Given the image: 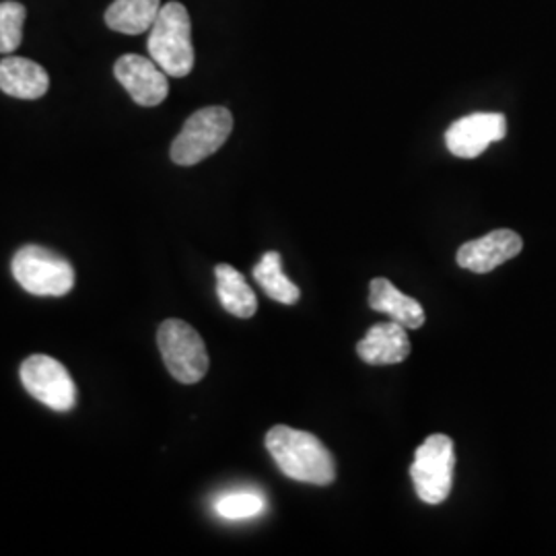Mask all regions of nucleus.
Instances as JSON below:
<instances>
[{
  "label": "nucleus",
  "instance_id": "nucleus-10",
  "mask_svg": "<svg viewBox=\"0 0 556 556\" xmlns=\"http://www.w3.org/2000/svg\"><path fill=\"white\" fill-rule=\"evenodd\" d=\"M523 241L511 229H497L491 231L484 238L472 239L464 243L457 250V264L464 270L477 273V275H486L491 270L498 268L501 264L516 258L521 252Z\"/></svg>",
  "mask_w": 556,
  "mask_h": 556
},
{
  "label": "nucleus",
  "instance_id": "nucleus-16",
  "mask_svg": "<svg viewBox=\"0 0 556 556\" xmlns=\"http://www.w3.org/2000/svg\"><path fill=\"white\" fill-rule=\"evenodd\" d=\"M254 278L262 287V291L270 299L285 305H293L301 298L298 285L285 277L282 260L278 252H266L258 264L254 266Z\"/></svg>",
  "mask_w": 556,
  "mask_h": 556
},
{
  "label": "nucleus",
  "instance_id": "nucleus-12",
  "mask_svg": "<svg viewBox=\"0 0 556 556\" xmlns=\"http://www.w3.org/2000/svg\"><path fill=\"white\" fill-rule=\"evenodd\" d=\"M50 89V77L38 62L9 56L0 62V91L17 100H40Z\"/></svg>",
  "mask_w": 556,
  "mask_h": 556
},
{
  "label": "nucleus",
  "instance_id": "nucleus-9",
  "mask_svg": "<svg viewBox=\"0 0 556 556\" xmlns=\"http://www.w3.org/2000/svg\"><path fill=\"white\" fill-rule=\"evenodd\" d=\"M114 75L135 103L142 108H155L169 96L167 73L153 59L139 54L119 56L114 64Z\"/></svg>",
  "mask_w": 556,
  "mask_h": 556
},
{
  "label": "nucleus",
  "instance_id": "nucleus-14",
  "mask_svg": "<svg viewBox=\"0 0 556 556\" xmlns=\"http://www.w3.org/2000/svg\"><path fill=\"white\" fill-rule=\"evenodd\" d=\"M161 7V0H114L105 11V23L118 34L139 36L151 31Z\"/></svg>",
  "mask_w": 556,
  "mask_h": 556
},
{
  "label": "nucleus",
  "instance_id": "nucleus-4",
  "mask_svg": "<svg viewBox=\"0 0 556 556\" xmlns=\"http://www.w3.org/2000/svg\"><path fill=\"white\" fill-rule=\"evenodd\" d=\"M11 268L21 287L38 298H64L75 287V270L68 260L41 245H23Z\"/></svg>",
  "mask_w": 556,
  "mask_h": 556
},
{
  "label": "nucleus",
  "instance_id": "nucleus-3",
  "mask_svg": "<svg viewBox=\"0 0 556 556\" xmlns=\"http://www.w3.org/2000/svg\"><path fill=\"white\" fill-rule=\"evenodd\" d=\"M233 130V116L227 108L213 105L199 110L186 119L184 128L172 142V161L176 165H197L217 153Z\"/></svg>",
  "mask_w": 556,
  "mask_h": 556
},
{
  "label": "nucleus",
  "instance_id": "nucleus-6",
  "mask_svg": "<svg viewBox=\"0 0 556 556\" xmlns=\"http://www.w3.org/2000/svg\"><path fill=\"white\" fill-rule=\"evenodd\" d=\"M456 468L454 441L447 435H429L415 452L410 478L422 503L439 505L452 493Z\"/></svg>",
  "mask_w": 556,
  "mask_h": 556
},
{
  "label": "nucleus",
  "instance_id": "nucleus-7",
  "mask_svg": "<svg viewBox=\"0 0 556 556\" xmlns=\"http://www.w3.org/2000/svg\"><path fill=\"white\" fill-rule=\"evenodd\" d=\"M25 390L56 413H68L77 404V388L66 367L48 355H31L20 369Z\"/></svg>",
  "mask_w": 556,
  "mask_h": 556
},
{
  "label": "nucleus",
  "instance_id": "nucleus-17",
  "mask_svg": "<svg viewBox=\"0 0 556 556\" xmlns=\"http://www.w3.org/2000/svg\"><path fill=\"white\" fill-rule=\"evenodd\" d=\"M266 501L260 495L258 491H231L225 493L215 501V511L217 516L229 521H239V519H252L264 514Z\"/></svg>",
  "mask_w": 556,
  "mask_h": 556
},
{
  "label": "nucleus",
  "instance_id": "nucleus-15",
  "mask_svg": "<svg viewBox=\"0 0 556 556\" xmlns=\"http://www.w3.org/2000/svg\"><path fill=\"white\" fill-rule=\"evenodd\" d=\"M217 277V295H219L220 305L236 318H252L258 312V299L248 285L245 277L239 273L238 268L229 264H219L215 268Z\"/></svg>",
  "mask_w": 556,
  "mask_h": 556
},
{
  "label": "nucleus",
  "instance_id": "nucleus-11",
  "mask_svg": "<svg viewBox=\"0 0 556 556\" xmlns=\"http://www.w3.org/2000/svg\"><path fill=\"white\" fill-rule=\"evenodd\" d=\"M358 357L367 365H396L410 355L406 328L397 321L376 324L357 344Z\"/></svg>",
  "mask_w": 556,
  "mask_h": 556
},
{
  "label": "nucleus",
  "instance_id": "nucleus-1",
  "mask_svg": "<svg viewBox=\"0 0 556 556\" xmlns=\"http://www.w3.org/2000/svg\"><path fill=\"white\" fill-rule=\"evenodd\" d=\"M266 450L285 477L305 484L326 486L337 478L334 457L316 435L277 425L266 433Z\"/></svg>",
  "mask_w": 556,
  "mask_h": 556
},
{
  "label": "nucleus",
  "instance_id": "nucleus-13",
  "mask_svg": "<svg viewBox=\"0 0 556 556\" xmlns=\"http://www.w3.org/2000/svg\"><path fill=\"white\" fill-rule=\"evenodd\" d=\"M369 307L388 314L406 330H418L425 324V309L417 299L404 295L388 278H374L369 285Z\"/></svg>",
  "mask_w": 556,
  "mask_h": 556
},
{
  "label": "nucleus",
  "instance_id": "nucleus-2",
  "mask_svg": "<svg viewBox=\"0 0 556 556\" xmlns=\"http://www.w3.org/2000/svg\"><path fill=\"white\" fill-rule=\"evenodd\" d=\"M151 59L160 64L167 77L181 79L194 68L192 23L181 2H167L151 27L147 41Z\"/></svg>",
  "mask_w": 556,
  "mask_h": 556
},
{
  "label": "nucleus",
  "instance_id": "nucleus-8",
  "mask_svg": "<svg viewBox=\"0 0 556 556\" xmlns=\"http://www.w3.org/2000/svg\"><path fill=\"white\" fill-rule=\"evenodd\" d=\"M505 135L507 119L503 114L477 112L456 119L447 128L445 144L450 153L459 160H477L489 149V144L505 139Z\"/></svg>",
  "mask_w": 556,
  "mask_h": 556
},
{
  "label": "nucleus",
  "instance_id": "nucleus-18",
  "mask_svg": "<svg viewBox=\"0 0 556 556\" xmlns=\"http://www.w3.org/2000/svg\"><path fill=\"white\" fill-rule=\"evenodd\" d=\"M25 17L27 9L21 2H0V54H11L20 48Z\"/></svg>",
  "mask_w": 556,
  "mask_h": 556
},
{
  "label": "nucleus",
  "instance_id": "nucleus-5",
  "mask_svg": "<svg viewBox=\"0 0 556 556\" xmlns=\"http://www.w3.org/2000/svg\"><path fill=\"white\" fill-rule=\"evenodd\" d=\"M161 357L179 383H199L208 371V353L204 340L199 332L181 321V319H165L157 332Z\"/></svg>",
  "mask_w": 556,
  "mask_h": 556
}]
</instances>
